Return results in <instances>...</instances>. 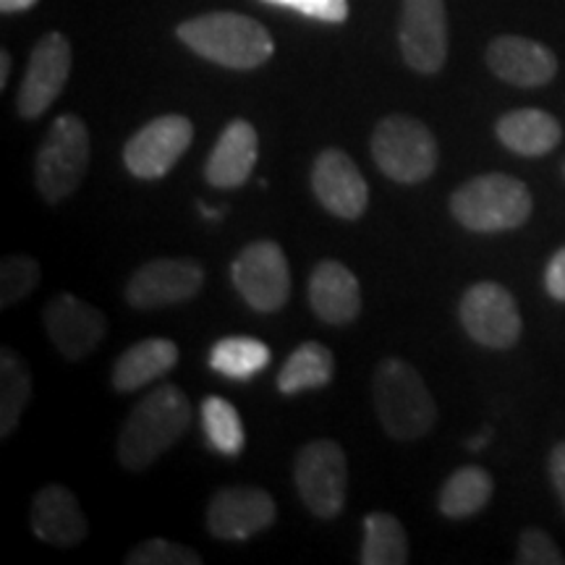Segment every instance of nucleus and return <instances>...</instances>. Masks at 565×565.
Listing matches in <instances>:
<instances>
[{"mask_svg": "<svg viewBox=\"0 0 565 565\" xmlns=\"http://www.w3.org/2000/svg\"><path fill=\"white\" fill-rule=\"evenodd\" d=\"M192 424V404L175 385L154 387L134 406L118 437V461L129 471H145L179 443Z\"/></svg>", "mask_w": 565, "mask_h": 565, "instance_id": "1", "label": "nucleus"}, {"mask_svg": "<svg viewBox=\"0 0 565 565\" xmlns=\"http://www.w3.org/2000/svg\"><path fill=\"white\" fill-rule=\"evenodd\" d=\"M179 40L217 66L252 71L273 58L275 42L259 21L244 13L215 11L179 24Z\"/></svg>", "mask_w": 565, "mask_h": 565, "instance_id": "2", "label": "nucleus"}, {"mask_svg": "<svg viewBox=\"0 0 565 565\" xmlns=\"http://www.w3.org/2000/svg\"><path fill=\"white\" fill-rule=\"evenodd\" d=\"M374 408L393 440H419L435 427L437 406L422 374L404 359L380 362L372 380Z\"/></svg>", "mask_w": 565, "mask_h": 565, "instance_id": "3", "label": "nucleus"}, {"mask_svg": "<svg viewBox=\"0 0 565 565\" xmlns=\"http://www.w3.org/2000/svg\"><path fill=\"white\" fill-rule=\"evenodd\" d=\"M532 212L534 200L526 183L505 173L477 175L450 194V215L475 233L521 228Z\"/></svg>", "mask_w": 565, "mask_h": 565, "instance_id": "4", "label": "nucleus"}, {"mask_svg": "<svg viewBox=\"0 0 565 565\" xmlns=\"http://www.w3.org/2000/svg\"><path fill=\"white\" fill-rule=\"evenodd\" d=\"M89 131L79 116L63 113L51 126L34 158V183L42 200L58 204L79 189L89 168Z\"/></svg>", "mask_w": 565, "mask_h": 565, "instance_id": "5", "label": "nucleus"}, {"mask_svg": "<svg viewBox=\"0 0 565 565\" xmlns=\"http://www.w3.org/2000/svg\"><path fill=\"white\" fill-rule=\"evenodd\" d=\"M437 141L419 118L393 113L374 126L372 158L395 183H422L437 168Z\"/></svg>", "mask_w": 565, "mask_h": 565, "instance_id": "6", "label": "nucleus"}, {"mask_svg": "<svg viewBox=\"0 0 565 565\" xmlns=\"http://www.w3.org/2000/svg\"><path fill=\"white\" fill-rule=\"evenodd\" d=\"M296 490L303 505L317 519H335L345 505L349 492V461L335 440H315L303 445L294 463Z\"/></svg>", "mask_w": 565, "mask_h": 565, "instance_id": "7", "label": "nucleus"}, {"mask_svg": "<svg viewBox=\"0 0 565 565\" xmlns=\"http://www.w3.org/2000/svg\"><path fill=\"white\" fill-rule=\"evenodd\" d=\"M458 317L471 341L494 351L511 349L519 343L521 330H524L513 294L494 280H482L466 288L458 303Z\"/></svg>", "mask_w": 565, "mask_h": 565, "instance_id": "8", "label": "nucleus"}, {"mask_svg": "<svg viewBox=\"0 0 565 565\" xmlns=\"http://www.w3.org/2000/svg\"><path fill=\"white\" fill-rule=\"evenodd\" d=\"M233 286L257 312H278L291 296V270L282 249L270 238H259L238 252L231 267Z\"/></svg>", "mask_w": 565, "mask_h": 565, "instance_id": "9", "label": "nucleus"}, {"mask_svg": "<svg viewBox=\"0 0 565 565\" xmlns=\"http://www.w3.org/2000/svg\"><path fill=\"white\" fill-rule=\"evenodd\" d=\"M194 124L179 113H168L134 134L124 147V162L141 181L162 179L192 147Z\"/></svg>", "mask_w": 565, "mask_h": 565, "instance_id": "10", "label": "nucleus"}, {"mask_svg": "<svg viewBox=\"0 0 565 565\" xmlns=\"http://www.w3.org/2000/svg\"><path fill=\"white\" fill-rule=\"evenodd\" d=\"M71 63V42L61 32H47L32 47L30 63H26L24 82H21L17 95V110L21 118L34 121L58 100V95L66 87Z\"/></svg>", "mask_w": 565, "mask_h": 565, "instance_id": "11", "label": "nucleus"}, {"mask_svg": "<svg viewBox=\"0 0 565 565\" xmlns=\"http://www.w3.org/2000/svg\"><path fill=\"white\" fill-rule=\"evenodd\" d=\"M401 53L416 74H437L448 61V13L443 0H404Z\"/></svg>", "mask_w": 565, "mask_h": 565, "instance_id": "12", "label": "nucleus"}, {"mask_svg": "<svg viewBox=\"0 0 565 565\" xmlns=\"http://www.w3.org/2000/svg\"><path fill=\"white\" fill-rule=\"evenodd\" d=\"M204 286V270L194 259L162 257L141 265L126 286L134 309H160L194 299Z\"/></svg>", "mask_w": 565, "mask_h": 565, "instance_id": "13", "label": "nucleus"}, {"mask_svg": "<svg viewBox=\"0 0 565 565\" xmlns=\"http://www.w3.org/2000/svg\"><path fill=\"white\" fill-rule=\"evenodd\" d=\"M45 330L55 351L68 362H79L100 345L108 322L97 307L74 294H58L45 307Z\"/></svg>", "mask_w": 565, "mask_h": 565, "instance_id": "14", "label": "nucleus"}, {"mask_svg": "<svg viewBox=\"0 0 565 565\" xmlns=\"http://www.w3.org/2000/svg\"><path fill=\"white\" fill-rule=\"evenodd\" d=\"M312 192L330 215L359 221L370 204V186L343 150H324L312 166Z\"/></svg>", "mask_w": 565, "mask_h": 565, "instance_id": "15", "label": "nucleus"}, {"mask_svg": "<svg viewBox=\"0 0 565 565\" xmlns=\"http://www.w3.org/2000/svg\"><path fill=\"white\" fill-rule=\"evenodd\" d=\"M278 508L263 487H225L210 500L207 529L217 540H249L273 526Z\"/></svg>", "mask_w": 565, "mask_h": 565, "instance_id": "16", "label": "nucleus"}, {"mask_svg": "<svg viewBox=\"0 0 565 565\" xmlns=\"http://www.w3.org/2000/svg\"><path fill=\"white\" fill-rule=\"evenodd\" d=\"M487 66L498 79L524 89L545 87L557 74L555 53L542 42L519 34L494 38L487 47Z\"/></svg>", "mask_w": 565, "mask_h": 565, "instance_id": "17", "label": "nucleus"}, {"mask_svg": "<svg viewBox=\"0 0 565 565\" xmlns=\"http://www.w3.org/2000/svg\"><path fill=\"white\" fill-rule=\"evenodd\" d=\"M30 526L38 540L55 547H76L87 540L89 524L79 500L63 484L42 487L32 503Z\"/></svg>", "mask_w": 565, "mask_h": 565, "instance_id": "18", "label": "nucleus"}, {"mask_svg": "<svg viewBox=\"0 0 565 565\" xmlns=\"http://www.w3.org/2000/svg\"><path fill=\"white\" fill-rule=\"evenodd\" d=\"M259 158V137L249 121H231L204 162V179L215 189H236L249 179Z\"/></svg>", "mask_w": 565, "mask_h": 565, "instance_id": "19", "label": "nucleus"}, {"mask_svg": "<svg viewBox=\"0 0 565 565\" xmlns=\"http://www.w3.org/2000/svg\"><path fill=\"white\" fill-rule=\"evenodd\" d=\"M309 303L324 324H349L362 312V286L343 263L324 259L309 278Z\"/></svg>", "mask_w": 565, "mask_h": 565, "instance_id": "20", "label": "nucleus"}, {"mask_svg": "<svg viewBox=\"0 0 565 565\" xmlns=\"http://www.w3.org/2000/svg\"><path fill=\"white\" fill-rule=\"evenodd\" d=\"M500 145L521 158H545L561 145L563 129L555 116L540 108H521L500 116L494 124Z\"/></svg>", "mask_w": 565, "mask_h": 565, "instance_id": "21", "label": "nucleus"}, {"mask_svg": "<svg viewBox=\"0 0 565 565\" xmlns=\"http://www.w3.org/2000/svg\"><path fill=\"white\" fill-rule=\"evenodd\" d=\"M179 345L168 338H147L126 349L113 364L110 383L118 393H134L154 383L179 364Z\"/></svg>", "mask_w": 565, "mask_h": 565, "instance_id": "22", "label": "nucleus"}, {"mask_svg": "<svg viewBox=\"0 0 565 565\" xmlns=\"http://www.w3.org/2000/svg\"><path fill=\"white\" fill-rule=\"evenodd\" d=\"M494 479L490 471L482 466H461L454 475L445 479L440 498H437V508L445 519H471L479 511H484L487 503L492 500Z\"/></svg>", "mask_w": 565, "mask_h": 565, "instance_id": "23", "label": "nucleus"}, {"mask_svg": "<svg viewBox=\"0 0 565 565\" xmlns=\"http://www.w3.org/2000/svg\"><path fill=\"white\" fill-rule=\"evenodd\" d=\"M333 353L324 349L322 343H301L278 372V391L282 395L317 391V387H324L333 380Z\"/></svg>", "mask_w": 565, "mask_h": 565, "instance_id": "24", "label": "nucleus"}, {"mask_svg": "<svg viewBox=\"0 0 565 565\" xmlns=\"http://www.w3.org/2000/svg\"><path fill=\"white\" fill-rule=\"evenodd\" d=\"M32 398V372L17 351L0 349V437L19 427L21 414Z\"/></svg>", "mask_w": 565, "mask_h": 565, "instance_id": "25", "label": "nucleus"}, {"mask_svg": "<svg viewBox=\"0 0 565 565\" xmlns=\"http://www.w3.org/2000/svg\"><path fill=\"white\" fill-rule=\"evenodd\" d=\"M362 565H406L408 540L406 529L393 513H370L364 519Z\"/></svg>", "mask_w": 565, "mask_h": 565, "instance_id": "26", "label": "nucleus"}, {"mask_svg": "<svg viewBox=\"0 0 565 565\" xmlns=\"http://www.w3.org/2000/svg\"><path fill=\"white\" fill-rule=\"evenodd\" d=\"M270 364V349L257 338L233 335L212 345L210 366L231 380H252Z\"/></svg>", "mask_w": 565, "mask_h": 565, "instance_id": "27", "label": "nucleus"}, {"mask_svg": "<svg viewBox=\"0 0 565 565\" xmlns=\"http://www.w3.org/2000/svg\"><path fill=\"white\" fill-rule=\"evenodd\" d=\"M202 424L207 440L217 454L223 456H238L244 450L246 435H244V422L233 408L231 401L221 398V395H210L202 401Z\"/></svg>", "mask_w": 565, "mask_h": 565, "instance_id": "28", "label": "nucleus"}, {"mask_svg": "<svg viewBox=\"0 0 565 565\" xmlns=\"http://www.w3.org/2000/svg\"><path fill=\"white\" fill-rule=\"evenodd\" d=\"M40 282V265L30 254H11L0 265V307L26 299Z\"/></svg>", "mask_w": 565, "mask_h": 565, "instance_id": "29", "label": "nucleus"}, {"mask_svg": "<svg viewBox=\"0 0 565 565\" xmlns=\"http://www.w3.org/2000/svg\"><path fill=\"white\" fill-rule=\"evenodd\" d=\"M129 565H202V555L186 545L168 540H147L126 555Z\"/></svg>", "mask_w": 565, "mask_h": 565, "instance_id": "30", "label": "nucleus"}, {"mask_svg": "<svg viewBox=\"0 0 565 565\" xmlns=\"http://www.w3.org/2000/svg\"><path fill=\"white\" fill-rule=\"evenodd\" d=\"M515 563L521 565H563L565 557L561 547L545 529H524L519 536V555Z\"/></svg>", "mask_w": 565, "mask_h": 565, "instance_id": "31", "label": "nucleus"}, {"mask_svg": "<svg viewBox=\"0 0 565 565\" xmlns=\"http://www.w3.org/2000/svg\"><path fill=\"white\" fill-rule=\"evenodd\" d=\"M267 3L286 6V9L328 21V24H343L349 19V0H267Z\"/></svg>", "mask_w": 565, "mask_h": 565, "instance_id": "32", "label": "nucleus"}, {"mask_svg": "<svg viewBox=\"0 0 565 565\" xmlns=\"http://www.w3.org/2000/svg\"><path fill=\"white\" fill-rule=\"evenodd\" d=\"M545 288L555 301L565 303V246L553 254L545 270Z\"/></svg>", "mask_w": 565, "mask_h": 565, "instance_id": "33", "label": "nucleus"}, {"mask_svg": "<svg viewBox=\"0 0 565 565\" xmlns=\"http://www.w3.org/2000/svg\"><path fill=\"white\" fill-rule=\"evenodd\" d=\"M547 471H550V482H553V490L557 492V500H561L565 511V440L557 443L555 448L550 450Z\"/></svg>", "mask_w": 565, "mask_h": 565, "instance_id": "34", "label": "nucleus"}, {"mask_svg": "<svg viewBox=\"0 0 565 565\" xmlns=\"http://www.w3.org/2000/svg\"><path fill=\"white\" fill-rule=\"evenodd\" d=\"M38 0H0V11L3 13H19V11H30Z\"/></svg>", "mask_w": 565, "mask_h": 565, "instance_id": "35", "label": "nucleus"}, {"mask_svg": "<svg viewBox=\"0 0 565 565\" xmlns=\"http://www.w3.org/2000/svg\"><path fill=\"white\" fill-rule=\"evenodd\" d=\"M9 74H11V55L9 53H0V87L9 84Z\"/></svg>", "mask_w": 565, "mask_h": 565, "instance_id": "36", "label": "nucleus"}, {"mask_svg": "<svg viewBox=\"0 0 565 565\" xmlns=\"http://www.w3.org/2000/svg\"><path fill=\"white\" fill-rule=\"evenodd\" d=\"M487 443H490V429H484L482 435L475 437V440H469V448H471V450H482Z\"/></svg>", "mask_w": 565, "mask_h": 565, "instance_id": "37", "label": "nucleus"}, {"mask_svg": "<svg viewBox=\"0 0 565 565\" xmlns=\"http://www.w3.org/2000/svg\"><path fill=\"white\" fill-rule=\"evenodd\" d=\"M200 212L207 217V221H215V217L223 215V210H210V207H204V204H200Z\"/></svg>", "mask_w": 565, "mask_h": 565, "instance_id": "38", "label": "nucleus"}]
</instances>
